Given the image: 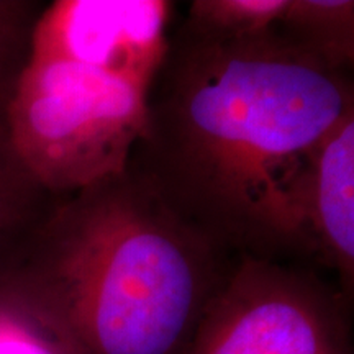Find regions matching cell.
Here are the masks:
<instances>
[{"label":"cell","mask_w":354,"mask_h":354,"mask_svg":"<svg viewBox=\"0 0 354 354\" xmlns=\"http://www.w3.org/2000/svg\"><path fill=\"white\" fill-rule=\"evenodd\" d=\"M305 223L313 259L338 279L353 297L354 287V110L326 133L308 177Z\"/></svg>","instance_id":"5"},{"label":"cell","mask_w":354,"mask_h":354,"mask_svg":"<svg viewBox=\"0 0 354 354\" xmlns=\"http://www.w3.org/2000/svg\"><path fill=\"white\" fill-rule=\"evenodd\" d=\"M234 263L127 167L61 198L21 266L88 354H185Z\"/></svg>","instance_id":"2"},{"label":"cell","mask_w":354,"mask_h":354,"mask_svg":"<svg viewBox=\"0 0 354 354\" xmlns=\"http://www.w3.org/2000/svg\"><path fill=\"white\" fill-rule=\"evenodd\" d=\"M0 354H88L56 300L24 266L0 272Z\"/></svg>","instance_id":"6"},{"label":"cell","mask_w":354,"mask_h":354,"mask_svg":"<svg viewBox=\"0 0 354 354\" xmlns=\"http://www.w3.org/2000/svg\"><path fill=\"white\" fill-rule=\"evenodd\" d=\"M274 30L326 68L346 74L353 71V0H289Z\"/></svg>","instance_id":"8"},{"label":"cell","mask_w":354,"mask_h":354,"mask_svg":"<svg viewBox=\"0 0 354 354\" xmlns=\"http://www.w3.org/2000/svg\"><path fill=\"white\" fill-rule=\"evenodd\" d=\"M43 8L38 0H0V127H8V109L28 63Z\"/></svg>","instance_id":"10"},{"label":"cell","mask_w":354,"mask_h":354,"mask_svg":"<svg viewBox=\"0 0 354 354\" xmlns=\"http://www.w3.org/2000/svg\"><path fill=\"white\" fill-rule=\"evenodd\" d=\"M351 110V76L274 28L223 43L174 32L127 167L234 259H313L305 223L312 162Z\"/></svg>","instance_id":"1"},{"label":"cell","mask_w":354,"mask_h":354,"mask_svg":"<svg viewBox=\"0 0 354 354\" xmlns=\"http://www.w3.org/2000/svg\"><path fill=\"white\" fill-rule=\"evenodd\" d=\"M349 300L295 263L240 258L185 354H354Z\"/></svg>","instance_id":"4"},{"label":"cell","mask_w":354,"mask_h":354,"mask_svg":"<svg viewBox=\"0 0 354 354\" xmlns=\"http://www.w3.org/2000/svg\"><path fill=\"white\" fill-rule=\"evenodd\" d=\"M172 12L167 0L44 6L8 109V133L51 194L71 196L127 169L169 46Z\"/></svg>","instance_id":"3"},{"label":"cell","mask_w":354,"mask_h":354,"mask_svg":"<svg viewBox=\"0 0 354 354\" xmlns=\"http://www.w3.org/2000/svg\"><path fill=\"white\" fill-rule=\"evenodd\" d=\"M61 198L32 174L13 148L8 127H0V272L24 264Z\"/></svg>","instance_id":"7"},{"label":"cell","mask_w":354,"mask_h":354,"mask_svg":"<svg viewBox=\"0 0 354 354\" xmlns=\"http://www.w3.org/2000/svg\"><path fill=\"white\" fill-rule=\"evenodd\" d=\"M289 0H194L180 37L203 43L234 41L274 28Z\"/></svg>","instance_id":"9"}]
</instances>
